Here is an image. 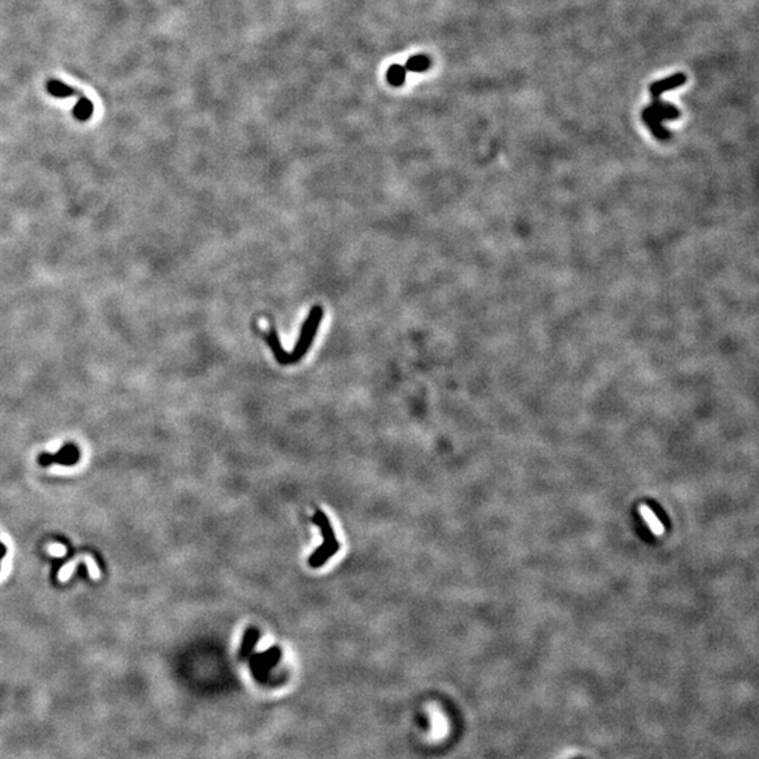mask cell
<instances>
[{"instance_id":"7c38bea8","label":"cell","mask_w":759,"mask_h":759,"mask_svg":"<svg viewBox=\"0 0 759 759\" xmlns=\"http://www.w3.org/2000/svg\"><path fill=\"white\" fill-rule=\"evenodd\" d=\"M430 66V61L426 55H415L411 59H408L405 69L411 72H425Z\"/></svg>"},{"instance_id":"8992f818","label":"cell","mask_w":759,"mask_h":759,"mask_svg":"<svg viewBox=\"0 0 759 759\" xmlns=\"http://www.w3.org/2000/svg\"><path fill=\"white\" fill-rule=\"evenodd\" d=\"M641 117H643V121L646 122V125L651 129V132L654 134L655 138L658 139H668L671 138V132L662 125V121L655 115V113L650 108V107H646L641 113Z\"/></svg>"},{"instance_id":"9c48e42d","label":"cell","mask_w":759,"mask_h":759,"mask_svg":"<svg viewBox=\"0 0 759 759\" xmlns=\"http://www.w3.org/2000/svg\"><path fill=\"white\" fill-rule=\"evenodd\" d=\"M48 92L57 97H68V96H78L79 99L85 97V94L80 90L71 87L66 83L59 82L57 79H51L48 82Z\"/></svg>"},{"instance_id":"ba28073f","label":"cell","mask_w":759,"mask_h":759,"mask_svg":"<svg viewBox=\"0 0 759 759\" xmlns=\"http://www.w3.org/2000/svg\"><path fill=\"white\" fill-rule=\"evenodd\" d=\"M639 511H640V515H641L643 520H644L646 525L650 527L651 533H653L654 536H658V537H660V536H664V533H665V526H664V523L660 520V518L654 513V511H653L650 506H647V505H641Z\"/></svg>"},{"instance_id":"5b68a950","label":"cell","mask_w":759,"mask_h":759,"mask_svg":"<svg viewBox=\"0 0 759 759\" xmlns=\"http://www.w3.org/2000/svg\"><path fill=\"white\" fill-rule=\"evenodd\" d=\"M686 76L683 73H675L669 78H665L662 80H657L650 86V92L653 97H661L664 93L674 90L682 85H685Z\"/></svg>"},{"instance_id":"6da1fadb","label":"cell","mask_w":759,"mask_h":759,"mask_svg":"<svg viewBox=\"0 0 759 759\" xmlns=\"http://www.w3.org/2000/svg\"><path fill=\"white\" fill-rule=\"evenodd\" d=\"M322 318H324L322 307L315 306L310 311L306 322L302 324L299 338H298L297 343L294 345L292 352H290V353L287 350H284V348L281 346V342L278 339L277 331L271 327L269 334H266L263 338L267 342V345H269L274 359L277 360V363H280L281 366H290V364L298 363L304 356H306L307 352L310 350L313 342H314V338L317 335V331H318V327H320Z\"/></svg>"},{"instance_id":"30bf717a","label":"cell","mask_w":759,"mask_h":759,"mask_svg":"<svg viewBox=\"0 0 759 759\" xmlns=\"http://www.w3.org/2000/svg\"><path fill=\"white\" fill-rule=\"evenodd\" d=\"M259 636H260V633H259L257 627H249L246 630V633H245V636L242 639L241 650H239V655L242 658L248 657L252 653V650L256 647V644L259 641Z\"/></svg>"},{"instance_id":"4fadbf2b","label":"cell","mask_w":759,"mask_h":759,"mask_svg":"<svg viewBox=\"0 0 759 759\" xmlns=\"http://www.w3.org/2000/svg\"><path fill=\"white\" fill-rule=\"evenodd\" d=\"M406 78V69L401 65H392L387 72V79L392 86H401L404 85Z\"/></svg>"},{"instance_id":"7a4b0ae2","label":"cell","mask_w":759,"mask_h":759,"mask_svg":"<svg viewBox=\"0 0 759 759\" xmlns=\"http://www.w3.org/2000/svg\"><path fill=\"white\" fill-rule=\"evenodd\" d=\"M313 522L314 525L318 526L324 537V543L320 547H317L315 551L311 554V557L308 558V565L313 568H321L322 565L327 564V561L331 557H334L339 551L341 546L328 516L321 509L315 511L313 516Z\"/></svg>"},{"instance_id":"277c9868","label":"cell","mask_w":759,"mask_h":759,"mask_svg":"<svg viewBox=\"0 0 759 759\" xmlns=\"http://www.w3.org/2000/svg\"><path fill=\"white\" fill-rule=\"evenodd\" d=\"M280 657H281V650L278 647H271L266 653L253 655L250 660L252 671L255 672L256 676L264 675L280 660Z\"/></svg>"},{"instance_id":"52a82bcc","label":"cell","mask_w":759,"mask_h":759,"mask_svg":"<svg viewBox=\"0 0 759 759\" xmlns=\"http://www.w3.org/2000/svg\"><path fill=\"white\" fill-rule=\"evenodd\" d=\"M650 108L655 113V115L664 121V120H676L679 118V111L675 106L669 104V103H665L664 100H661V97H653V104L650 106Z\"/></svg>"},{"instance_id":"8fae6325","label":"cell","mask_w":759,"mask_h":759,"mask_svg":"<svg viewBox=\"0 0 759 759\" xmlns=\"http://www.w3.org/2000/svg\"><path fill=\"white\" fill-rule=\"evenodd\" d=\"M92 113H93V104L86 96L79 99V101L73 107V115L80 121L89 120L92 117Z\"/></svg>"},{"instance_id":"3957f363","label":"cell","mask_w":759,"mask_h":759,"mask_svg":"<svg viewBox=\"0 0 759 759\" xmlns=\"http://www.w3.org/2000/svg\"><path fill=\"white\" fill-rule=\"evenodd\" d=\"M80 453L78 446L75 444H66L64 446L57 454H48L43 453L38 457V463L41 466H51V464H61V466H73L79 462Z\"/></svg>"}]
</instances>
